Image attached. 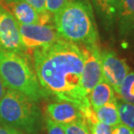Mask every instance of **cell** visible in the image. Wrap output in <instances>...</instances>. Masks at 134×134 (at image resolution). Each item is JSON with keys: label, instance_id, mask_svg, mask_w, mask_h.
Returning a JSON list of instances; mask_svg holds the SVG:
<instances>
[{"label": "cell", "instance_id": "10", "mask_svg": "<svg viewBox=\"0 0 134 134\" xmlns=\"http://www.w3.org/2000/svg\"><path fill=\"white\" fill-rule=\"evenodd\" d=\"M45 112L48 118L61 125L86 119L77 105L66 101H56L47 105Z\"/></svg>", "mask_w": 134, "mask_h": 134}, {"label": "cell", "instance_id": "16", "mask_svg": "<svg viewBox=\"0 0 134 134\" xmlns=\"http://www.w3.org/2000/svg\"><path fill=\"white\" fill-rule=\"evenodd\" d=\"M120 122L134 131V105L118 100Z\"/></svg>", "mask_w": 134, "mask_h": 134}, {"label": "cell", "instance_id": "7", "mask_svg": "<svg viewBox=\"0 0 134 134\" xmlns=\"http://www.w3.org/2000/svg\"><path fill=\"white\" fill-rule=\"evenodd\" d=\"M84 57L81 74V86L85 94H88L102 78L101 56L99 44L81 46Z\"/></svg>", "mask_w": 134, "mask_h": 134}, {"label": "cell", "instance_id": "21", "mask_svg": "<svg viewBox=\"0 0 134 134\" xmlns=\"http://www.w3.org/2000/svg\"><path fill=\"white\" fill-rule=\"evenodd\" d=\"M25 3L29 4L34 9L36 10L39 13H46L48 11L46 10V4L45 0H23Z\"/></svg>", "mask_w": 134, "mask_h": 134}, {"label": "cell", "instance_id": "18", "mask_svg": "<svg viewBox=\"0 0 134 134\" xmlns=\"http://www.w3.org/2000/svg\"><path fill=\"white\" fill-rule=\"evenodd\" d=\"M72 1L73 0H45L46 10L52 16H55Z\"/></svg>", "mask_w": 134, "mask_h": 134}, {"label": "cell", "instance_id": "26", "mask_svg": "<svg viewBox=\"0 0 134 134\" xmlns=\"http://www.w3.org/2000/svg\"><path fill=\"white\" fill-rule=\"evenodd\" d=\"M0 5H1V4H0Z\"/></svg>", "mask_w": 134, "mask_h": 134}, {"label": "cell", "instance_id": "19", "mask_svg": "<svg viewBox=\"0 0 134 134\" xmlns=\"http://www.w3.org/2000/svg\"><path fill=\"white\" fill-rule=\"evenodd\" d=\"M88 126H89L90 134H111L112 132V127L98 120L88 124Z\"/></svg>", "mask_w": 134, "mask_h": 134}, {"label": "cell", "instance_id": "11", "mask_svg": "<svg viewBox=\"0 0 134 134\" xmlns=\"http://www.w3.org/2000/svg\"><path fill=\"white\" fill-rule=\"evenodd\" d=\"M115 24L121 38L134 40V0H120Z\"/></svg>", "mask_w": 134, "mask_h": 134}, {"label": "cell", "instance_id": "15", "mask_svg": "<svg viewBox=\"0 0 134 134\" xmlns=\"http://www.w3.org/2000/svg\"><path fill=\"white\" fill-rule=\"evenodd\" d=\"M120 100L134 105V72L130 71L117 92Z\"/></svg>", "mask_w": 134, "mask_h": 134}, {"label": "cell", "instance_id": "20", "mask_svg": "<svg viewBox=\"0 0 134 134\" xmlns=\"http://www.w3.org/2000/svg\"><path fill=\"white\" fill-rule=\"evenodd\" d=\"M44 125L46 126L48 134H65L62 125L51 120L47 116L44 118Z\"/></svg>", "mask_w": 134, "mask_h": 134}, {"label": "cell", "instance_id": "6", "mask_svg": "<svg viewBox=\"0 0 134 134\" xmlns=\"http://www.w3.org/2000/svg\"><path fill=\"white\" fill-rule=\"evenodd\" d=\"M20 33L25 49L34 50L48 46L62 38L56 31L53 24H19Z\"/></svg>", "mask_w": 134, "mask_h": 134}, {"label": "cell", "instance_id": "3", "mask_svg": "<svg viewBox=\"0 0 134 134\" xmlns=\"http://www.w3.org/2000/svg\"><path fill=\"white\" fill-rule=\"evenodd\" d=\"M0 78L8 89L38 103L50 98L42 89L27 54L0 52Z\"/></svg>", "mask_w": 134, "mask_h": 134}, {"label": "cell", "instance_id": "12", "mask_svg": "<svg viewBox=\"0 0 134 134\" xmlns=\"http://www.w3.org/2000/svg\"><path fill=\"white\" fill-rule=\"evenodd\" d=\"M120 0H91L95 12L104 24L110 30L115 25Z\"/></svg>", "mask_w": 134, "mask_h": 134}, {"label": "cell", "instance_id": "24", "mask_svg": "<svg viewBox=\"0 0 134 134\" xmlns=\"http://www.w3.org/2000/svg\"><path fill=\"white\" fill-rule=\"evenodd\" d=\"M6 90H7L6 85H4V83L3 82L1 78H0V102H1L3 97H4V93L6 92Z\"/></svg>", "mask_w": 134, "mask_h": 134}, {"label": "cell", "instance_id": "22", "mask_svg": "<svg viewBox=\"0 0 134 134\" xmlns=\"http://www.w3.org/2000/svg\"><path fill=\"white\" fill-rule=\"evenodd\" d=\"M111 134H134V131L120 122L119 124L112 127Z\"/></svg>", "mask_w": 134, "mask_h": 134}, {"label": "cell", "instance_id": "1", "mask_svg": "<svg viewBox=\"0 0 134 134\" xmlns=\"http://www.w3.org/2000/svg\"><path fill=\"white\" fill-rule=\"evenodd\" d=\"M37 79L49 97L81 110L87 123L96 120L94 111L81 86L84 57L81 47L64 39L33 51Z\"/></svg>", "mask_w": 134, "mask_h": 134}, {"label": "cell", "instance_id": "2", "mask_svg": "<svg viewBox=\"0 0 134 134\" xmlns=\"http://www.w3.org/2000/svg\"><path fill=\"white\" fill-rule=\"evenodd\" d=\"M53 24L62 39L80 46L97 44L99 34L93 11L86 0H73L53 16Z\"/></svg>", "mask_w": 134, "mask_h": 134}, {"label": "cell", "instance_id": "14", "mask_svg": "<svg viewBox=\"0 0 134 134\" xmlns=\"http://www.w3.org/2000/svg\"><path fill=\"white\" fill-rule=\"evenodd\" d=\"M94 113L98 121L111 127L120 123L117 98L104 105L103 106L94 110Z\"/></svg>", "mask_w": 134, "mask_h": 134}, {"label": "cell", "instance_id": "8", "mask_svg": "<svg viewBox=\"0 0 134 134\" xmlns=\"http://www.w3.org/2000/svg\"><path fill=\"white\" fill-rule=\"evenodd\" d=\"M102 76L117 93L122 82L131 71L124 59L120 58L112 50L101 51Z\"/></svg>", "mask_w": 134, "mask_h": 134}, {"label": "cell", "instance_id": "4", "mask_svg": "<svg viewBox=\"0 0 134 134\" xmlns=\"http://www.w3.org/2000/svg\"><path fill=\"white\" fill-rule=\"evenodd\" d=\"M0 124L24 134H39L44 118L36 102L7 88L0 102Z\"/></svg>", "mask_w": 134, "mask_h": 134}, {"label": "cell", "instance_id": "25", "mask_svg": "<svg viewBox=\"0 0 134 134\" xmlns=\"http://www.w3.org/2000/svg\"><path fill=\"white\" fill-rule=\"evenodd\" d=\"M10 1H12V0H0V4H1L2 6H4L5 4H7V3H9Z\"/></svg>", "mask_w": 134, "mask_h": 134}, {"label": "cell", "instance_id": "13", "mask_svg": "<svg viewBox=\"0 0 134 134\" xmlns=\"http://www.w3.org/2000/svg\"><path fill=\"white\" fill-rule=\"evenodd\" d=\"M87 98L91 107L94 111L99 107L103 106L104 105L107 104L108 102L112 101L116 97L113 87L102 77L99 82L88 94Z\"/></svg>", "mask_w": 134, "mask_h": 134}, {"label": "cell", "instance_id": "5", "mask_svg": "<svg viewBox=\"0 0 134 134\" xmlns=\"http://www.w3.org/2000/svg\"><path fill=\"white\" fill-rule=\"evenodd\" d=\"M0 52L27 54L22 42L19 23L2 5H0Z\"/></svg>", "mask_w": 134, "mask_h": 134}, {"label": "cell", "instance_id": "23", "mask_svg": "<svg viewBox=\"0 0 134 134\" xmlns=\"http://www.w3.org/2000/svg\"><path fill=\"white\" fill-rule=\"evenodd\" d=\"M0 134H24L18 130L0 124Z\"/></svg>", "mask_w": 134, "mask_h": 134}, {"label": "cell", "instance_id": "17", "mask_svg": "<svg viewBox=\"0 0 134 134\" xmlns=\"http://www.w3.org/2000/svg\"><path fill=\"white\" fill-rule=\"evenodd\" d=\"M65 134H90V130L86 119L74 122V123L62 125Z\"/></svg>", "mask_w": 134, "mask_h": 134}, {"label": "cell", "instance_id": "9", "mask_svg": "<svg viewBox=\"0 0 134 134\" xmlns=\"http://www.w3.org/2000/svg\"><path fill=\"white\" fill-rule=\"evenodd\" d=\"M21 24H53V16L48 12L39 13L23 0H12L4 5Z\"/></svg>", "mask_w": 134, "mask_h": 134}]
</instances>
